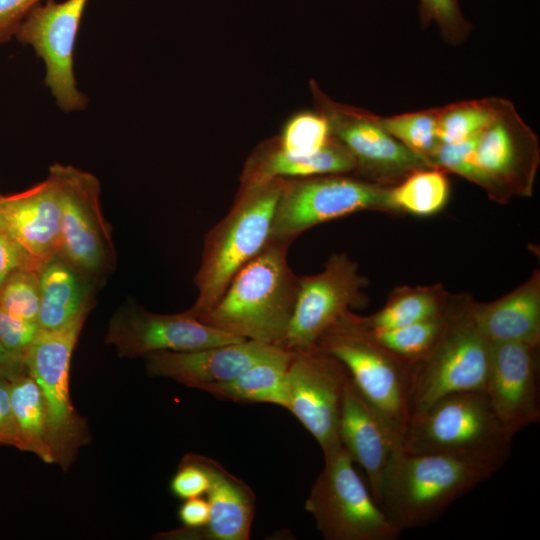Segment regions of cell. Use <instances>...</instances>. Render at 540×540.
<instances>
[{"instance_id": "cell-5", "label": "cell", "mask_w": 540, "mask_h": 540, "mask_svg": "<svg viewBox=\"0 0 540 540\" xmlns=\"http://www.w3.org/2000/svg\"><path fill=\"white\" fill-rule=\"evenodd\" d=\"M316 346L343 364L357 391L402 444L410 417L407 363L372 339L351 311Z\"/></svg>"}, {"instance_id": "cell-32", "label": "cell", "mask_w": 540, "mask_h": 540, "mask_svg": "<svg viewBox=\"0 0 540 540\" xmlns=\"http://www.w3.org/2000/svg\"><path fill=\"white\" fill-rule=\"evenodd\" d=\"M331 138L329 122L323 113L302 112L287 122L276 146L289 155H309Z\"/></svg>"}, {"instance_id": "cell-14", "label": "cell", "mask_w": 540, "mask_h": 540, "mask_svg": "<svg viewBox=\"0 0 540 540\" xmlns=\"http://www.w3.org/2000/svg\"><path fill=\"white\" fill-rule=\"evenodd\" d=\"M88 0H49L25 17L15 36L30 45L44 61L45 84L58 106L66 111L84 109L87 97L77 88L73 52L80 21Z\"/></svg>"}, {"instance_id": "cell-41", "label": "cell", "mask_w": 540, "mask_h": 540, "mask_svg": "<svg viewBox=\"0 0 540 540\" xmlns=\"http://www.w3.org/2000/svg\"><path fill=\"white\" fill-rule=\"evenodd\" d=\"M178 515L185 529L176 536H186L207 524L210 515L209 503L202 497L186 499L179 508Z\"/></svg>"}, {"instance_id": "cell-25", "label": "cell", "mask_w": 540, "mask_h": 540, "mask_svg": "<svg viewBox=\"0 0 540 540\" xmlns=\"http://www.w3.org/2000/svg\"><path fill=\"white\" fill-rule=\"evenodd\" d=\"M292 352L282 350L236 377L204 386L217 399L244 403H268L289 410L288 366Z\"/></svg>"}, {"instance_id": "cell-42", "label": "cell", "mask_w": 540, "mask_h": 540, "mask_svg": "<svg viewBox=\"0 0 540 540\" xmlns=\"http://www.w3.org/2000/svg\"><path fill=\"white\" fill-rule=\"evenodd\" d=\"M27 374L25 358L9 352L0 341V376L12 380Z\"/></svg>"}, {"instance_id": "cell-35", "label": "cell", "mask_w": 540, "mask_h": 540, "mask_svg": "<svg viewBox=\"0 0 540 540\" xmlns=\"http://www.w3.org/2000/svg\"><path fill=\"white\" fill-rule=\"evenodd\" d=\"M420 17L423 26L435 22L445 42L453 46L462 44L472 30L458 0H420Z\"/></svg>"}, {"instance_id": "cell-16", "label": "cell", "mask_w": 540, "mask_h": 540, "mask_svg": "<svg viewBox=\"0 0 540 540\" xmlns=\"http://www.w3.org/2000/svg\"><path fill=\"white\" fill-rule=\"evenodd\" d=\"M321 113L331 136L353 157L356 171L366 180L394 185L411 172L431 167L424 156L412 151L368 116V111L320 98Z\"/></svg>"}, {"instance_id": "cell-28", "label": "cell", "mask_w": 540, "mask_h": 540, "mask_svg": "<svg viewBox=\"0 0 540 540\" xmlns=\"http://www.w3.org/2000/svg\"><path fill=\"white\" fill-rule=\"evenodd\" d=\"M446 172L435 167L415 170L390 186V201L396 212L429 216L439 212L449 198Z\"/></svg>"}, {"instance_id": "cell-19", "label": "cell", "mask_w": 540, "mask_h": 540, "mask_svg": "<svg viewBox=\"0 0 540 540\" xmlns=\"http://www.w3.org/2000/svg\"><path fill=\"white\" fill-rule=\"evenodd\" d=\"M61 194L56 176L11 195H0V223L39 266L58 253L61 235Z\"/></svg>"}, {"instance_id": "cell-4", "label": "cell", "mask_w": 540, "mask_h": 540, "mask_svg": "<svg viewBox=\"0 0 540 540\" xmlns=\"http://www.w3.org/2000/svg\"><path fill=\"white\" fill-rule=\"evenodd\" d=\"M284 179L241 186L228 214L206 234L194 281V304L184 311L198 318L220 299L234 276L269 243Z\"/></svg>"}, {"instance_id": "cell-9", "label": "cell", "mask_w": 540, "mask_h": 540, "mask_svg": "<svg viewBox=\"0 0 540 540\" xmlns=\"http://www.w3.org/2000/svg\"><path fill=\"white\" fill-rule=\"evenodd\" d=\"M61 194L58 253L96 287L116 266L111 228L101 209L96 176L71 165L53 164Z\"/></svg>"}, {"instance_id": "cell-7", "label": "cell", "mask_w": 540, "mask_h": 540, "mask_svg": "<svg viewBox=\"0 0 540 540\" xmlns=\"http://www.w3.org/2000/svg\"><path fill=\"white\" fill-rule=\"evenodd\" d=\"M341 446L324 467L305 501L325 540H395L401 531L382 511Z\"/></svg>"}, {"instance_id": "cell-26", "label": "cell", "mask_w": 540, "mask_h": 540, "mask_svg": "<svg viewBox=\"0 0 540 540\" xmlns=\"http://www.w3.org/2000/svg\"><path fill=\"white\" fill-rule=\"evenodd\" d=\"M10 399L23 450L36 454L45 463H54L45 402L36 381L28 373L10 380Z\"/></svg>"}, {"instance_id": "cell-1", "label": "cell", "mask_w": 540, "mask_h": 540, "mask_svg": "<svg viewBox=\"0 0 540 540\" xmlns=\"http://www.w3.org/2000/svg\"><path fill=\"white\" fill-rule=\"evenodd\" d=\"M289 246L270 240L197 319L234 336L278 346L287 333L299 287V276L287 261Z\"/></svg>"}, {"instance_id": "cell-24", "label": "cell", "mask_w": 540, "mask_h": 540, "mask_svg": "<svg viewBox=\"0 0 540 540\" xmlns=\"http://www.w3.org/2000/svg\"><path fill=\"white\" fill-rule=\"evenodd\" d=\"M356 171L351 154L333 137L309 155H289L275 146L261 149L248 161L241 186L273 179H297Z\"/></svg>"}, {"instance_id": "cell-27", "label": "cell", "mask_w": 540, "mask_h": 540, "mask_svg": "<svg viewBox=\"0 0 540 540\" xmlns=\"http://www.w3.org/2000/svg\"><path fill=\"white\" fill-rule=\"evenodd\" d=\"M451 307L438 287L404 288L395 293L378 312L357 322L367 330H385L445 315Z\"/></svg>"}, {"instance_id": "cell-15", "label": "cell", "mask_w": 540, "mask_h": 540, "mask_svg": "<svg viewBox=\"0 0 540 540\" xmlns=\"http://www.w3.org/2000/svg\"><path fill=\"white\" fill-rule=\"evenodd\" d=\"M243 339L213 328L185 312L159 314L134 301L123 303L111 317L105 343L121 357H145L156 351H191Z\"/></svg>"}, {"instance_id": "cell-36", "label": "cell", "mask_w": 540, "mask_h": 540, "mask_svg": "<svg viewBox=\"0 0 540 540\" xmlns=\"http://www.w3.org/2000/svg\"><path fill=\"white\" fill-rule=\"evenodd\" d=\"M40 332L37 320L21 318L0 308V341L9 352L25 358Z\"/></svg>"}, {"instance_id": "cell-10", "label": "cell", "mask_w": 540, "mask_h": 540, "mask_svg": "<svg viewBox=\"0 0 540 540\" xmlns=\"http://www.w3.org/2000/svg\"><path fill=\"white\" fill-rule=\"evenodd\" d=\"M84 322L80 319L61 331H41L25 355L27 373L45 402L53 462L64 470L89 440L85 420L74 409L69 394L72 352Z\"/></svg>"}, {"instance_id": "cell-31", "label": "cell", "mask_w": 540, "mask_h": 540, "mask_svg": "<svg viewBox=\"0 0 540 540\" xmlns=\"http://www.w3.org/2000/svg\"><path fill=\"white\" fill-rule=\"evenodd\" d=\"M497 97L455 102L439 107L440 143H457L480 133L496 114Z\"/></svg>"}, {"instance_id": "cell-13", "label": "cell", "mask_w": 540, "mask_h": 540, "mask_svg": "<svg viewBox=\"0 0 540 540\" xmlns=\"http://www.w3.org/2000/svg\"><path fill=\"white\" fill-rule=\"evenodd\" d=\"M350 376L343 364L318 346L292 352L288 366L289 411L316 439L324 458L339 448V418Z\"/></svg>"}, {"instance_id": "cell-17", "label": "cell", "mask_w": 540, "mask_h": 540, "mask_svg": "<svg viewBox=\"0 0 540 540\" xmlns=\"http://www.w3.org/2000/svg\"><path fill=\"white\" fill-rule=\"evenodd\" d=\"M537 348L517 342L492 343L485 392L513 436L540 421Z\"/></svg>"}, {"instance_id": "cell-23", "label": "cell", "mask_w": 540, "mask_h": 540, "mask_svg": "<svg viewBox=\"0 0 540 540\" xmlns=\"http://www.w3.org/2000/svg\"><path fill=\"white\" fill-rule=\"evenodd\" d=\"M40 306L37 322L41 331H61L92 309L96 286L78 272L59 253L38 267Z\"/></svg>"}, {"instance_id": "cell-30", "label": "cell", "mask_w": 540, "mask_h": 540, "mask_svg": "<svg viewBox=\"0 0 540 540\" xmlns=\"http://www.w3.org/2000/svg\"><path fill=\"white\" fill-rule=\"evenodd\" d=\"M438 114L439 107L389 117L368 111V116L374 123L427 160L440 144Z\"/></svg>"}, {"instance_id": "cell-34", "label": "cell", "mask_w": 540, "mask_h": 540, "mask_svg": "<svg viewBox=\"0 0 540 540\" xmlns=\"http://www.w3.org/2000/svg\"><path fill=\"white\" fill-rule=\"evenodd\" d=\"M480 133L461 142L440 143L428 158L431 167L455 173L481 187L476 157Z\"/></svg>"}, {"instance_id": "cell-21", "label": "cell", "mask_w": 540, "mask_h": 540, "mask_svg": "<svg viewBox=\"0 0 540 540\" xmlns=\"http://www.w3.org/2000/svg\"><path fill=\"white\" fill-rule=\"evenodd\" d=\"M206 470L210 515L207 524L186 536L205 540H248L255 516V494L240 478L207 456L194 454Z\"/></svg>"}, {"instance_id": "cell-29", "label": "cell", "mask_w": 540, "mask_h": 540, "mask_svg": "<svg viewBox=\"0 0 540 540\" xmlns=\"http://www.w3.org/2000/svg\"><path fill=\"white\" fill-rule=\"evenodd\" d=\"M451 310L452 307L445 315L402 327L364 329L378 344L409 364L424 357L435 346L447 326Z\"/></svg>"}, {"instance_id": "cell-18", "label": "cell", "mask_w": 540, "mask_h": 540, "mask_svg": "<svg viewBox=\"0 0 540 540\" xmlns=\"http://www.w3.org/2000/svg\"><path fill=\"white\" fill-rule=\"evenodd\" d=\"M282 350L276 345L243 340L191 351H156L145 356L146 371L151 377L171 378L201 390L230 380Z\"/></svg>"}, {"instance_id": "cell-3", "label": "cell", "mask_w": 540, "mask_h": 540, "mask_svg": "<svg viewBox=\"0 0 540 540\" xmlns=\"http://www.w3.org/2000/svg\"><path fill=\"white\" fill-rule=\"evenodd\" d=\"M494 473L451 456L409 453L401 448L384 472L377 503L401 532L426 527Z\"/></svg>"}, {"instance_id": "cell-2", "label": "cell", "mask_w": 540, "mask_h": 540, "mask_svg": "<svg viewBox=\"0 0 540 540\" xmlns=\"http://www.w3.org/2000/svg\"><path fill=\"white\" fill-rule=\"evenodd\" d=\"M513 435L493 410L485 390L446 396L409 417L402 449L443 454L495 473L512 452Z\"/></svg>"}, {"instance_id": "cell-8", "label": "cell", "mask_w": 540, "mask_h": 540, "mask_svg": "<svg viewBox=\"0 0 540 540\" xmlns=\"http://www.w3.org/2000/svg\"><path fill=\"white\" fill-rule=\"evenodd\" d=\"M390 186L344 174L284 179L270 240L291 244L309 228L362 210L396 212Z\"/></svg>"}, {"instance_id": "cell-12", "label": "cell", "mask_w": 540, "mask_h": 540, "mask_svg": "<svg viewBox=\"0 0 540 540\" xmlns=\"http://www.w3.org/2000/svg\"><path fill=\"white\" fill-rule=\"evenodd\" d=\"M367 279L345 253L332 254L323 270L299 276L293 316L280 348L296 352L316 346L319 338L351 308L366 304Z\"/></svg>"}, {"instance_id": "cell-33", "label": "cell", "mask_w": 540, "mask_h": 540, "mask_svg": "<svg viewBox=\"0 0 540 540\" xmlns=\"http://www.w3.org/2000/svg\"><path fill=\"white\" fill-rule=\"evenodd\" d=\"M40 306L38 268L12 271L0 289V308L21 318L37 320Z\"/></svg>"}, {"instance_id": "cell-39", "label": "cell", "mask_w": 540, "mask_h": 540, "mask_svg": "<svg viewBox=\"0 0 540 540\" xmlns=\"http://www.w3.org/2000/svg\"><path fill=\"white\" fill-rule=\"evenodd\" d=\"M41 0H0V43L15 36L20 24Z\"/></svg>"}, {"instance_id": "cell-20", "label": "cell", "mask_w": 540, "mask_h": 540, "mask_svg": "<svg viewBox=\"0 0 540 540\" xmlns=\"http://www.w3.org/2000/svg\"><path fill=\"white\" fill-rule=\"evenodd\" d=\"M338 432L341 445L364 470L377 502L384 472L402 444L363 399L350 378L343 394Z\"/></svg>"}, {"instance_id": "cell-37", "label": "cell", "mask_w": 540, "mask_h": 540, "mask_svg": "<svg viewBox=\"0 0 540 540\" xmlns=\"http://www.w3.org/2000/svg\"><path fill=\"white\" fill-rule=\"evenodd\" d=\"M209 484V476L204 467L194 454H188L182 459L170 487L175 496L186 500L205 495Z\"/></svg>"}, {"instance_id": "cell-38", "label": "cell", "mask_w": 540, "mask_h": 540, "mask_svg": "<svg viewBox=\"0 0 540 540\" xmlns=\"http://www.w3.org/2000/svg\"><path fill=\"white\" fill-rule=\"evenodd\" d=\"M20 267L39 266L24 252L0 223V289L7 276Z\"/></svg>"}, {"instance_id": "cell-40", "label": "cell", "mask_w": 540, "mask_h": 540, "mask_svg": "<svg viewBox=\"0 0 540 540\" xmlns=\"http://www.w3.org/2000/svg\"><path fill=\"white\" fill-rule=\"evenodd\" d=\"M0 444L23 450L12 412L10 380L2 376H0Z\"/></svg>"}, {"instance_id": "cell-6", "label": "cell", "mask_w": 540, "mask_h": 540, "mask_svg": "<svg viewBox=\"0 0 540 540\" xmlns=\"http://www.w3.org/2000/svg\"><path fill=\"white\" fill-rule=\"evenodd\" d=\"M492 343L472 320L467 303L452 307L447 326L435 346L407 364L409 414L460 392L485 390Z\"/></svg>"}, {"instance_id": "cell-11", "label": "cell", "mask_w": 540, "mask_h": 540, "mask_svg": "<svg viewBox=\"0 0 540 540\" xmlns=\"http://www.w3.org/2000/svg\"><path fill=\"white\" fill-rule=\"evenodd\" d=\"M477 166L481 187L504 203L513 196H530L539 165V143L513 103L497 99L493 120L480 133Z\"/></svg>"}, {"instance_id": "cell-22", "label": "cell", "mask_w": 540, "mask_h": 540, "mask_svg": "<svg viewBox=\"0 0 540 540\" xmlns=\"http://www.w3.org/2000/svg\"><path fill=\"white\" fill-rule=\"evenodd\" d=\"M469 314L491 342H540V275L535 271L523 284L489 303H467Z\"/></svg>"}]
</instances>
